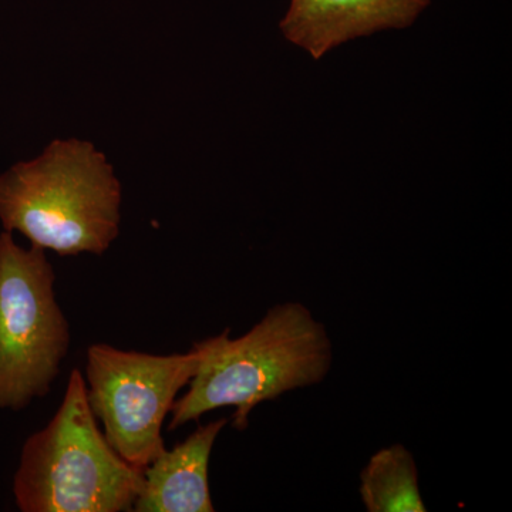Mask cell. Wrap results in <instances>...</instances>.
<instances>
[{
  "label": "cell",
  "mask_w": 512,
  "mask_h": 512,
  "mask_svg": "<svg viewBox=\"0 0 512 512\" xmlns=\"http://www.w3.org/2000/svg\"><path fill=\"white\" fill-rule=\"evenodd\" d=\"M210 342L187 393L175 399L170 431L224 407H235L232 427L247 430L256 406L322 383L333 362L326 326L301 302L278 303L245 335L231 339L227 329Z\"/></svg>",
  "instance_id": "obj_1"
},
{
  "label": "cell",
  "mask_w": 512,
  "mask_h": 512,
  "mask_svg": "<svg viewBox=\"0 0 512 512\" xmlns=\"http://www.w3.org/2000/svg\"><path fill=\"white\" fill-rule=\"evenodd\" d=\"M121 185L89 141L55 140L0 174V224L60 256L103 255L120 234Z\"/></svg>",
  "instance_id": "obj_2"
},
{
  "label": "cell",
  "mask_w": 512,
  "mask_h": 512,
  "mask_svg": "<svg viewBox=\"0 0 512 512\" xmlns=\"http://www.w3.org/2000/svg\"><path fill=\"white\" fill-rule=\"evenodd\" d=\"M144 470L110 446L87 402L79 369L53 419L28 437L13 476L22 512H133Z\"/></svg>",
  "instance_id": "obj_3"
},
{
  "label": "cell",
  "mask_w": 512,
  "mask_h": 512,
  "mask_svg": "<svg viewBox=\"0 0 512 512\" xmlns=\"http://www.w3.org/2000/svg\"><path fill=\"white\" fill-rule=\"evenodd\" d=\"M42 248L0 234V410L20 412L52 392L69 353L70 323Z\"/></svg>",
  "instance_id": "obj_4"
},
{
  "label": "cell",
  "mask_w": 512,
  "mask_h": 512,
  "mask_svg": "<svg viewBox=\"0 0 512 512\" xmlns=\"http://www.w3.org/2000/svg\"><path fill=\"white\" fill-rule=\"evenodd\" d=\"M210 349V338L195 343L190 352L174 355L106 343L87 349V402L104 437L128 464L146 470L163 453L164 420Z\"/></svg>",
  "instance_id": "obj_5"
},
{
  "label": "cell",
  "mask_w": 512,
  "mask_h": 512,
  "mask_svg": "<svg viewBox=\"0 0 512 512\" xmlns=\"http://www.w3.org/2000/svg\"><path fill=\"white\" fill-rule=\"evenodd\" d=\"M430 0H291L282 33L293 45L320 59L357 37L412 26Z\"/></svg>",
  "instance_id": "obj_6"
},
{
  "label": "cell",
  "mask_w": 512,
  "mask_h": 512,
  "mask_svg": "<svg viewBox=\"0 0 512 512\" xmlns=\"http://www.w3.org/2000/svg\"><path fill=\"white\" fill-rule=\"evenodd\" d=\"M228 419L202 424L144 470L143 490L133 512H214L210 460L215 441Z\"/></svg>",
  "instance_id": "obj_7"
},
{
  "label": "cell",
  "mask_w": 512,
  "mask_h": 512,
  "mask_svg": "<svg viewBox=\"0 0 512 512\" xmlns=\"http://www.w3.org/2000/svg\"><path fill=\"white\" fill-rule=\"evenodd\" d=\"M360 497L369 512H426L419 471L403 444L380 448L360 471Z\"/></svg>",
  "instance_id": "obj_8"
}]
</instances>
